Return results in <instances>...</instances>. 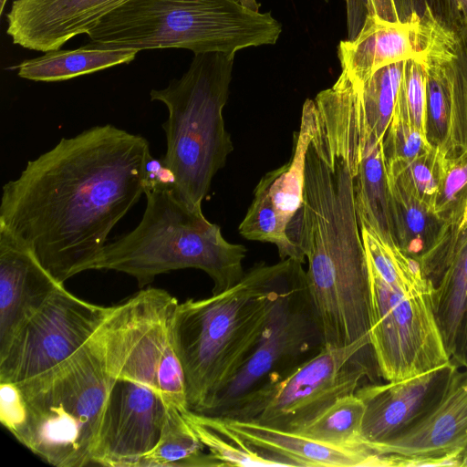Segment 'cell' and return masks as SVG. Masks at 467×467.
I'll return each instance as SVG.
<instances>
[{
	"label": "cell",
	"mask_w": 467,
	"mask_h": 467,
	"mask_svg": "<svg viewBox=\"0 0 467 467\" xmlns=\"http://www.w3.org/2000/svg\"><path fill=\"white\" fill-rule=\"evenodd\" d=\"M440 158L441 150L432 147L411 161L386 168L388 180L398 182L433 213L439 185Z\"/></svg>",
	"instance_id": "4dcf8cb0"
},
{
	"label": "cell",
	"mask_w": 467,
	"mask_h": 467,
	"mask_svg": "<svg viewBox=\"0 0 467 467\" xmlns=\"http://www.w3.org/2000/svg\"><path fill=\"white\" fill-rule=\"evenodd\" d=\"M432 146L420 130L393 115L383 140L386 168L413 160Z\"/></svg>",
	"instance_id": "d6a6232c"
},
{
	"label": "cell",
	"mask_w": 467,
	"mask_h": 467,
	"mask_svg": "<svg viewBox=\"0 0 467 467\" xmlns=\"http://www.w3.org/2000/svg\"><path fill=\"white\" fill-rule=\"evenodd\" d=\"M144 194L146 208L139 224L107 244L92 270L125 273L143 288L161 274L195 268L212 278V294L243 278L244 245L228 243L219 225L202 210L188 208L171 185L145 182Z\"/></svg>",
	"instance_id": "5b68a950"
},
{
	"label": "cell",
	"mask_w": 467,
	"mask_h": 467,
	"mask_svg": "<svg viewBox=\"0 0 467 467\" xmlns=\"http://www.w3.org/2000/svg\"><path fill=\"white\" fill-rule=\"evenodd\" d=\"M234 55L195 54L188 70L161 89H151L163 103L166 152L161 159L173 176L175 196L192 210H202L212 180L233 150L223 109L232 78Z\"/></svg>",
	"instance_id": "ba28073f"
},
{
	"label": "cell",
	"mask_w": 467,
	"mask_h": 467,
	"mask_svg": "<svg viewBox=\"0 0 467 467\" xmlns=\"http://www.w3.org/2000/svg\"><path fill=\"white\" fill-rule=\"evenodd\" d=\"M368 15L381 19L400 21L393 0H368Z\"/></svg>",
	"instance_id": "e575fe53"
},
{
	"label": "cell",
	"mask_w": 467,
	"mask_h": 467,
	"mask_svg": "<svg viewBox=\"0 0 467 467\" xmlns=\"http://www.w3.org/2000/svg\"><path fill=\"white\" fill-rule=\"evenodd\" d=\"M218 418L229 431L251 447L285 466H390L387 458L370 449L337 446L297 431L249 420Z\"/></svg>",
	"instance_id": "ffe728a7"
},
{
	"label": "cell",
	"mask_w": 467,
	"mask_h": 467,
	"mask_svg": "<svg viewBox=\"0 0 467 467\" xmlns=\"http://www.w3.org/2000/svg\"><path fill=\"white\" fill-rule=\"evenodd\" d=\"M128 1L15 0L6 15V33L24 48L57 50Z\"/></svg>",
	"instance_id": "e0dca14e"
},
{
	"label": "cell",
	"mask_w": 467,
	"mask_h": 467,
	"mask_svg": "<svg viewBox=\"0 0 467 467\" xmlns=\"http://www.w3.org/2000/svg\"><path fill=\"white\" fill-rule=\"evenodd\" d=\"M315 122V101L306 99L289 161L262 177L239 225V233L245 239L275 244L281 260L294 258L306 262L301 250L289 239L287 227L303 202L306 154Z\"/></svg>",
	"instance_id": "4fadbf2b"
},
{
	"label": "cell",
	"mask_w": 467,
	"mask_h": 467,
	"mask_svg": "<svg viewBox=\"0 0 467 467\" xmlns=\"http://www.w3.org/2000/svg\"><path fill=\"white\" fill-rule=\"evenodd\" d=\"M282 25L270 12L240 0H129L88 33L90 44L140 51L186 48L195 54L235 55L250 47L274 45Z\"/></svg>",
	"instance_id": "52a82bcc"
},
{
	"label": "cell",
	"mask_w": 467,
	"mask_h": 467,
	"mask_svg": "<svg viewBox=\"0 0 467 467\" xmlns=\"http://www.w3.org/2000/svg\"><path fill=\"white\" fill-rule=\"evenodd\" d=\"M423 263L427 271L438 279L433 291V309L451 359L467 307V217L441 225L423 255Z\"/></svg>",
	"instance_id": "d6986e66"
},
{
	"label": "cell",
	"mask_w": 467,
	"mask_h": 467,
	"mask_svg": "<svg viewBox=\"0 0 467 467\" xmlns=\"http://www.w3.org/2000/svg\"><path fill=\"white\" fill-rule=\"evenodd\" d=\"M457 368L449 361L410 378L360 386L356 394L365 406V441L373 449L419 423L436 406Z\"/></svg>",
	"instance_id": "9a60e30c"
},
{
	"label": "cell",
	"mask_w": 467,
	"mask_h": 467,
	"mask_svg": "<svg viewBox=\"0 0 467 467\" xmlns=\"http://www.w3.org/2000/svg\"><path fill=\"white\" fill-rule=\"evenodd\" d=\"M148 140L111 124L62 138L3 186L0 228L60 283L88 270L145 189Z\"/></svg>",
	"instance_id": "6da1fadb"
},
{
	"label": "cell",
	"mask_w": 467,
	"mask_h": 467,
	"mask_svg": "<svg viewBox=\"0 0 467 467\" xmlns=\"http://www.w3.org/2000/svg\"><path fill=\"white\" fill-rule=\"evenodd\" d=\"M451 361L458 367L467 368V307L462 317Z\"/></svg>",
	"instance_id": "836d02e7"
},
{
	"label": "cell",
	"mask_w": 467,
	"mask_h": 467,
	"mask_svg": "<svg viewBox=\"0 0 467 467\" xmlns=\"http://www.w3.org/2000/svg\"><path fill=\"white\" fill-rule=\"evenodd\" d=\"M463 25H467V0H454Z\"/></svg>",
	"instance_id": "d590c367"
},
{
	"label": "cell",
	"mask_w": 467,
	"mask_h": 467,
	"mask_svg": "<svg viewBox=\"0 0 467 467\" xmlns=\"http://www.w3.org/2000/svg\"><path fill=\"white\" fill-rule=\"evenodd\" d=\"M404 61L387 65L355 85L358 106L368 128L383 140L391 122L402 78Z\"/></svg>",
	"instance_id": "83f0119b"
},
{
	"label": "cell",
	"mask_w": 467,
	"mask_h": 467,
	"mask_svg": "<svg viewBox=\"0 0 467 467\" xmlns=\"http://www.w3.org/2000/svg\"><path fill=\"white\" fill-rule=\"evenodd\" d=\"M292 259L257 263L231 288L177 304L171 333L191 410L203 414L251 354Z\"/></svg>",
	"instance_id": "277c9868"
},
{
	"label": "cell",
	"mask_w": 467,
	"mask_h": 467,
	"mask_svg": "<svg viewBox=\"0 0 467 467\" xmlns=\"http://www.w3.org/2000/svg\"><path fill=\"white\" fill-rule=\"evenodd\" d=\"M303 265L292 259L260 338L203 415L223 416L247 395L285 376L325 347Z\"/></svg>",
	"instance_id": "30bf717a"
},
{
	"label": "cell",
	"mask_w": 467,
	"mask_h": 467,
	"mask_svg": "<svg viewBox=\"0 0 467 467\" xmlns=\"http://www.w3.org/2000/svg\"><path fill=\"white\" fill-rule=\"evenodd\" d=\"M165 418L156 446L138 467L218 466L180 410L165 405Z\"/></svg>",
	"instance_id": "cb8c5ba5"
},
{
	"label": "cell",
	"mask_w": 467,
	"mask_h": 467,
	"mask_svg": "<svg viewBox=\"0 0 467 467\" xmlns=\"http://www.w3.org/2000/svg\"><path fill=\"white\" fill-rule=\"evenodd\" d=\"M314 101L303 202L287 235L307 260L306 286L323 340L342 346L371 328L368 271L354 192L358 116L348 86L333 85Z\"/></svg>",
	"instance_id": "7a4b0ae2"
},
{
	"label": "cell",
	"mask_w": 467,
	"mask_h": 467,
	"mask_svg": "<svg viewBox=\"0 0 467 467\" xmlns=\"http://www.w3.org/2000/svg\"><path fill=\"white\" fill-rule=\"evenodd\" d=\"M7 0H0V14L3 15L5 5Z\"/></svg>",
	"instance_id": "74e56055"
},
{
	"label": "cell",
	"mask_w": 467,
	"mask_h": 467,
	"mask_svg": "<svg viewBox=\"0 0 467 467\" xmlns=\"http://www.w3.org/2000/svg\"><path fill=\"white\" fill-rule=\"evenodd\" d=\"M165 410L157 376L123 367L107 400L90 465L138 467L158 443Z\"/></svg>",
	"instance_id": "7c38bea8"
},
{
	"label": "cell",
	"mask_w": 467,
	"mask_h": 467,
	"mask_svg": "<svg viewBox=\"0 0 467 467\" xmlns=\"http://www.w3.org/2000/svg\"><path fill=\"white\" fill-rule=\"evenodd\" d=\"M447 29L434 17L413 15L406 21L390 22L368 16L353 40H342L337 56L342 72L359 85L378 69L409 59L425 61Z\"/></svg>",
	"instance_id": "2e32d148"
},
{
	"label": "cell",
	"mask_w": 467,
	"mask_h": 467,
	"mask_svg": "<svg viewBox=\"0 0 467 467\" xmlns=\"http://www.w3.org/2000/svg\"><path fill=\"white\" fill-rule=\"evenodd\" d=\"M244 5L247 7L259 10L260 4L257 2V0H240ZM327 2L328 0H325Z\"/></svg>",
	"instance_id": "8d00e7d4"
},
{
	"label": "cell",
	"mask_w": 467,
	"mask_h": 467,
	"mask_svg": "<svg viewBox=\"0 0 467 467\" xmlns=\"http://www.w3.org/2000/svg\"><path fill=\"white\" fill-rule=\"evenodd\" d=\"M368 355L373 356L370 337L344 347H324L221 417L297 431L337 399L355 393L362 380L370 377Z\"/></svg>",
	"instance_id": "9c48e42d"
},
{
	"label": "cell",
	"mask_w": 467,
	"mask_h": 467,
	"mask_svg": "<svg viewBox=\"0 0 467 467\" xmlns=\"http://www.w3.org/2000/svg\"><path fill=\"white\" fill-rule=\"evenodd\" d=\"M369 280L370 345L387 381L410 378L451 361L433 309V283L419 261L366 225L360 226Z\"/></svg>",
	"instance_id": "8992f818"
},
{
	"label": "cell",
	"mask_w": 467,
	"mask_h": 467,
	"mask_svg": "<svg viewBox=\"0 0 467 467\" xmlns=\"http://www.w3.org/2000/svg\"><path fill=\"white\" fill-rule=\"evenodd\" d=\"M182 414L218 466H285L251 447L229 431L218 417L200 414L191 410Z\"/></svg>",
	"instance_id": "484cf974"
},
{
	"label": "cell",
	"mask_w": 467,
	"mask_h": 467,
	"mask_svg": "<svg viewBox=\"0 0 467 467\" xmlns=\"http://www.w3.org/2000/svg\"><path fill=\"white\" fill-rule=\"evenodd\" d=\"M57 289L0 354V382L19 383L53 368L78 350L111 311Z\"/></svg>",
	"instance_id": "8fae6325"
},
{
	"label": "cell",
	"mask_w": 467,
	"mask_h": 467,
	"mask_svg": "<svg viewBox=\"0 0 467 467\" xmlns=\"http://www.w3.org/2000/svg\"><path fill=\"white\" fill-rule=\"evenodd\" d=\"M447 31L436 43L424 64L427 75L426 138L443 151L449 140L451 118V88L448 67Z\"/></svg>",
	"instance_id": "d4e9b609"
},
{
	"label": "cell",
	"mask_w": 467,
	"mask_h": 467,
	"mask_svg": "<svg viewBox=\"0 0 467 467\" xmlns=\"http://www.w3.org/2000/svg\"><path fill=\"white\" fill-rule=\"evenodd\" d=\"M138 52L135 49L106 48L89 43L77 49L50 50L40 57L26 59L11 68H16L20 78L33 81H64L128 64Z\"/></svg>",
	"instance_id": "7402d4cb"
},
{
	"label": "cell",
	"mask_w": 467,
	"mask_h": 467,
	"mask_svg": "<svg viewBox=\"0 0 467 467\" xmlns=\"http://www.w3.org/2000/svg\"><path fill=\"white\" fill-rule=\"evenodd\" d=\"M364 412V403L356 392L348 394L337 399L297 432L337 446L374 451L363 439Z\"/></svg>",
	"instance_id": "4316f807"
},
{
	"label": "cell",
	"mask_w": 467,
	"mask_h": 467,
	"mask_svg": "<svg viewBox=\"0 0 467 467\" xmlns=\"http://www.w3.org/2000/svg\"><path fill=\"white\" fill-rule=\"evenodd\" d=\"M388 183L395 243L403 253L417 258L431 247L441 223L398 182L388 180Z\"/></svg>",
	"instance_id": "603a6c76"
},
{
	"label": "cell",
	"mask_w": 467,
	"mask_h": 467,
	"mask_svg": "<svg viewBox=\"0 0 467 467\" xmlns=\"http://www.w3.org/2000/svg\"><path fill=\"white\" fill-rule=\"evenodd\" d=\"M427 75L424 61H404L393 115L408 121L426 136Z\"/></svg>",
	"instance_id": "1f68e13d"
},
{
	"label": "cell",
	"mask_w": 467,
	"mask_h": 467,
	"mask_svg": "<svg viewBox=\"0 0 467 467\" xmlns=\"http://www.w3.org/2000/svg\"><path fill=\"white\" fill-rule=\"evenodd\" d=\"M62 285L27 246L0 228V354Z\"/></svg>",
	"instance_id": "ac0fdd59"
},
{
	"label": "cell",
	"mask_w": 467,
	"mask_h": 467,
	"mask_svg": "<svg viewBox=\"0 0 467 467\" xmlns=\"http://www.w3.org/2000/svg\"><path fill=\"white\" fill-rule=\"evenodd\" d=\"M466 447L467 368H457L436 406L419 423L373 449L391 466H460Z\"/></svg>",
	"instance_id": "5bb4252c"
},
{
	"label": "cell",
	"mask_w": 467,
	"mask_h": 467,
	"mask_svg": "<svg viewBox=\"0 0 467 467\" xmlns=\"http://www.w3.org/2000/svg\"><path fill=\"white\" fill-rule=\"evenodd\" d=\"M145 305L140 290L112 306L94 335L68 358L15 383L22 412L11 434L43 462L56 467L90 465L107 400L123 369Z\"/></svg>",
	"instance_id": "3957f363"
},
{
	"label": "cell",
	"mask_w": 467,
	"mask_h": 467,
	"mask_svg": "<svg viewBox=\"0 0 467 467\" xmlns=\"http://www.w3.org/2000/svg\"><path fill=\"white\" fill-rule=\"evenodd\" d=\"M448 67L451 88L449 140L443 152L467 148V25L452 32L448 42Z\"/></svg>",
	"instance_id": "f1b7e54d"
},
{
	"label": "cell",
	"mask_w": 467,
	"mask_h": 467,
	"mask_svg": "<svg viewBox=\"0 0 467 467\" xmlns=\"http://www.w3.org/2000/svg\"><path fill=\"white\" fill-rule=\"evenodd\" d=\"M433 213L441 223L467 216V148L448 152L441 150Z\"/></svg>",
	"instance_id": "f546056e"
},
{
	"label": "cell",
	"mask_w": 467,
	"mask_h": 467,
	"mask_svg": "<svg viewBox=\"0 0 467 467\" xmlns=\"http://www.w3.org/2000/svg\"><path fill=\"white\" fill-rule=\"evenodd\" d=\"M358 109L359 129L353 147L356 211L359 227L366 225L395 243L389 207L383 140L368 128Z\"/></svg>",
	"instance_id": "44dd1931"
}]
</instances>
